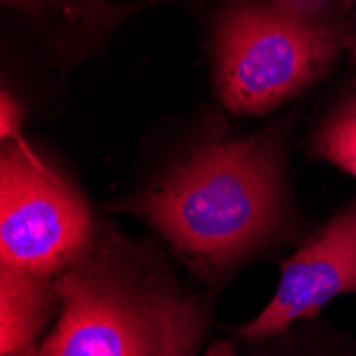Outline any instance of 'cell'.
Masks as SVG:
<instances>
[{"label":"cell","instance_id":"6da1fadb","mask_svg":"<svg viewBox=\"0 0 356 356\" xmlns=\"http://www.w3.org/2000/svg\"><path fill=\"white\" fill-rule=\"evenodd\" d=\"M286 169L275 133L211 135L109 209L147 224L173 261L216 293L241 267L299 239Z\"/></svg>","mask_w":356,"mask_h":356},{"label":"cell","instance_id":"7a4b0ae2","mask_svg":"<svg viewBox=\"0 0 356 356\" xmlns=\"http://www.w3.org/2000/svg\"><path fill=\"white\" fill-rule=\"evenodd\" d=\"M167 248L109 220L56 275L60 314L43 356H201L213 290L186 284Z\"/></svg>","mask_w":356,"mask_h":356},{"label":"cell","instance_id":"3957f363","mask_svg":"<svg viewBox=\"0 0 356 356\" xmlns=\"http://www.w3.org/2000/svg\"><path fill=\"white\" fill-rule=\"evenodd\" d=\"M350 37L341 19L301 22L269 3H233L211 37L218 99L233 113H269L327 77Z\"/></svg>","mask_w":356,"mask_h":356},{"label":"cell","instance_id":"277c9868","mask_svg":"<svg viewBox=\"0 0 356 356\" xmlns=\"http://www.w3.org/2000/svg\"><path fill=\"white\" fill-rule=\"evenodd\" d=\"M83 192L22 137L0 143V265L56 277L99 231Z\"/></svg>","mask_w":356,"mask_h":356},{"label":"cell","instance_id":"5b68a950","mask_svg":"<svg viewBox=\"0 0 356 356\" xmlns=\"http://www.w3.org/2000/svg\"><path fill=\"white\" fill-rule=\"evenodd\" d=\"M356 293V201L339 209L282 263L269 303L233 333L239 341L273 337L297 322L318 318L341 295Z\"/></svg>","mask_w":356,"mask_h":356},{"label":"cell","instance_id":"8992f818","mask_svg":"<svg viewBox=\"0 0 356 356\" xmlns=\"http://www.w3.org/2000/svg\"><path fill=\"white\" fill-rule=\"evenodd\" d=\"M62 69L73 67L107 43L109 37L147 7V0L120 5L115 0H0Z\"/></svg>","mask_w":356,"mask_h":356},{"label":"cell","instance_id":"52a82bcc","mask_svg":"<svg viewBox=\"0 0 356 356\" xmlns=\"http://www.w3.org/2000/svg\"><path fill=\"white\" fill-rule=\"evenodd\" d=\"M58 314L56 277L0 265V356L37 346Z\"/></svg>","mask_w":356,"mask_h":356},{"label":"cell","instance_id":"ba28073f","mask_svg":"<svg viewBox=\"0 0 356 356\" xmlns=\"http://www.w3.org/2000/svg\"><path fill=\"white\" fill-rule=\"evenodd\" d=\"M243 356H356V339L314 318L273 337L243 341Z\"/></svg>","mask_w":356,"mask_h":356},{"label":"cell","instance_id":"9c48e42d","mask_svg":"<svg viewBox=\"0 0 356 356\" xmlns=\"http://www.w3.org/2000/svg\"><path fill=\"white\" fill-rule=\"evenodd\" d=\"M312 152L356 177V81L322 118L312 141Z\"/></svg>","mask_w":356,"mask_h":356},{"label":"cell","instance_id":"30bf717a","mask_svg":"<svg viewBox=\"0 0 356 356\" xmlns=\"http://www.w3.org/2000/svg\"><path fill=\"white\" fill-rule=\"evenodd\" d=\"M280 13L301 22H333L339 0H267Z\"/></svg>","mask_w":356,"mask_h":356},{"label":"cell","instance_id":"8fae6325","mask_svg":"<svg viewBox=\"0 0 356 356\" xmlns=\"http://www.w3.org/2000/svg\"><path fill=\"white\" fill-rule=\"evenodd\" d=\"M22 118L24 109L19 101L5 88L3 96H0V143L22 137Z\"/></svg>","mask_w":356,"mask_h":356},{"label":"cell","instance_id":"7c38bea8","mask_svg":"<svg viewBox=\"0 0 356 356\" xmlns=\"http://www.w3.org/2000/svg\"><path fill=\"white\" fill-rule=\"evenodd\" d=\"M205 356H239V346L233 339H216L205 350Z\"/></svg>","mask_w":356,"mask_h":356},{"label":"cell","instance_id":"4fadbf2b","mask_svg":"<svg viewBox=\"0 0 356 356\" xmlns=\"http://www.w3.org/2000/svg\"><path fill=\"white\" fill-rule=\"evenodd\" d=\"M7 356H43V354H41V350H39V343H37V346H30V348H26V350H22V352L7 354Z\"/></svg>","mask_w":356,"mask_h":356},{"label":"cell","instance_id":"5bb4252c","mask_svg":"<svg viewBox=\"0 0 356 356\" xmlns=\"http://www.w3.org/2000/svg\"><path fill=\"white\" fill-rule=\"evenodd\" d=\"M350 49H352V62L356 64V19H354V30L350 37Z\"/></svg>","mask_w":356,"mask_h":356}]
</instances>
